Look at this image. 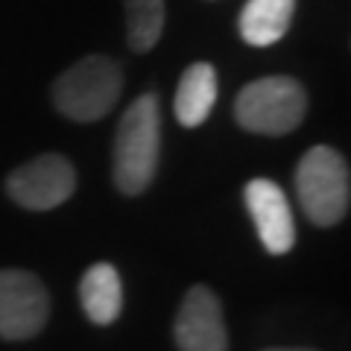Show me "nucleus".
Masks as SVG:
<instances>
[{"mask_svg":"<svg viewBox=\"0 0 351 351\" xmlns=\"http://www.w3.org/2000/svg\"><path fill=\"white\" fill-rule=\"evenodd\" d=\"M161 117L156 94H141L120 117L114 135V184L120 193L138 196L149 188L158 167Z\"/></svg>","mask_w":351,"mask_h":351,"instance_id":"f257e3e1","label":"nucleus"},{"mask_svg":"<svg viewBox=\"0 0 351 351\" xmlns=\"http://www.w3.org/2000/svg\"><path fill=\"white\" fill-rule=\"evenodd\" d=\"M123 91V68L108 56H88L53 82V106L76 123L106 117Z\"/></svg>","mask_w":351,"mask_h":351,"instance_id":"f03ea898","label":"nucleus"},{"mask_svg":"<svg viewBox=\"0 0 351 351\" xmlns=\"http://www.w3.org/2000/svg\"><path fill=\"white\" fill-rule=\"evenodd\" d=\"M295 196L313 226H337L348 214V164L331 147L307 149L295 167Z\"/></svg>","mask_w":351,"mask_h":351,"instance_id":"7ed1b4c3","label":"nucleus"},{"mask_svg":"<svg viewBox=\"0 0 351 351\" xmlns=\"http://www.w3.org/2000/svg\"><path fill=\"white\" fill-rule=\"evenodd\" d=\"M307 114V94L290 76H263L237 94L234 117L255 135H287Z\"/></svg>","mask_w":351,"mask_h":351,"instance_id":"20e7f679","label":"nucleus"},{"mask_svg":"<svg viewBox=\"0 0 351 351\" xmlns=\"http://www.w3.org/2000/svg\"><path fill=\"white\" fill-rule=\"evenodd\" d=\"M76 191V170L64 156H38L6 179V193L27 211H50L71 199Z\"/></svg>","mask_w":351,"mask_h":351,"instance_id":"39448f33","label":"nucleus"},{"mask_svg":"<svg viewBox=\"0 0 351 351\" xmlns=\"http://www.w3.org/2000/svg\"><path fill=\"white\" fill-rule=\"evenodd\" d=\"M50 316L44 284L24 269H0V337L29 339L41 334Z\"/></svg>","mask_w":351,"mask_h":351,"instance_id":"423d86ee","label":"nucleus"},{"mask_svg":"<svg viewBox=\"0 0 351 351\" xmlns=\"http://www.w3.org/2000/svg\"><path fill=\"white\" fill-rule=\"evenodd\" d=\"M173 334L179 351H228L223 304L217 295L202 284L191 287L176 316Z\"/></svg>","mask_w":351,"mask_h":351,"instance_id":"0eeeda50","label":"nucleus"},{"mask_svg":"<svg viewBox=\"0 0 351 351\" xmlns=\"http://www.w3.org/2000/svg\"><path fill=\"white\" fill-rule=\"evenodd\" d=\"M246 208L255 219L258 237L269 255H287L295 246V223L284 191L269 179H252L246 184Z\"/></svg>","mask_w":351,"mask_h":351,"instance_id":"6e6552de","label":"nucleus"},{"mask_svg":"<svg viewBox=\"0 0 351 351\" xmlns=\"http://www.w3.org/2000/svg\"><path fill=\"white\" fill-rule=\"evenodd\" d=\"M80 302L94 325H112L123 311V284L112 263H94L80 281Z\"/></svg>","mask_w":351,"mask_h":351,"instance_id":"1a4fd4ad","label":"nucleus"},{"mask_svg":"<svg viewBox=\"0 0 351 351\" xmlns=\"http://www.w3.org/2000/svg\"><path fill=\"white\" fill-rule=\"evenodd\" d=\"M217 103V71L208 62H196L182 73L179 91H176V120L182 126H202Z\"/></svg>","mask_w":351,"mask_h":351,"instance_id":"9d476101","label":"nucleus"},{"mask_svg":"<svg viewBox=\"0 0 351 351\" xmlns=\"http://www.w3.org/2000/svg\"><path fill=\"white\" fill-rule=\"evenodd\" d=\"M295 0H249L240 12V38L252 47H269L290 29Z\"/></svg>","mask_w":351,"mask_h":351,"instance_id":"9b49d317","label":"nucleus"},{"mask_svg":"<svg viewBox=\"0 0 351 351\" xmlns=\"http://www.w3.org/2000/svg\"><path fill=\"white\" fill-rule=\"evenodd\" d=\"M126 3V41L135 53H147L164 32V0H123Z\"/></svg>","mask_w":351,"mask_h":351,"instance_id":"f8f14e48","label":"nucleus"},{"mask_svg":"<svg viewBox=\"0 0 351 351\" xmlns=\"http://www.w3.org/2000/svg\"><path fill=\"white\" fill-rule=\"evenodd\" d=\"M267 351H311V348H267Z\"/></svg>","mask_w":351,"mask_h":351,"instance_id":"ddd939ff","label":"nucleus"}]
</instances>
